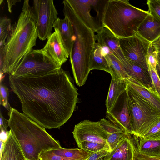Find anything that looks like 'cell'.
<instances>
[{
	"instance_id": "cell-31",
	"label": "cell",
	"mask_w": 160,
	"mask_h": 160,
	"mask_svg": "<svg viewBox=\"0 0 160 160\" xmlns=\"http://www.w3.org/2000/svg\"><path fill=\"white\" fill-rule=\"evenodd\" d=\"M147 4L150 14L160 21V0H148Z\"/></svg>"
},
{
	"instance_id": "cell-39",
	"label": "cell",
	"mask_w": 160,
	"mask_h": 160,
	"mask_svg": "<svg viewBox=\"0 0 160 160\" xmlns=\"http://www.w3.org/2000/svg\"><path fill=\"white\" fill-rule=\"evenodd\" d=\"M0 141L5 143L8 138L9 131H7L3 129H0Z\"/></svg>"
},
{
	"instance_id": "cell-35",
	"label": "cell",
	"mask_w": 160,
	"mask_h": 160,
	"mask_svg": "<svg viewBox=\"0 0 160 160\" xmlns=\"http://www.w3.org/2000/svg\"><path fill=\"white\" fill-rule=\"evenodd\" d=\"M40 160H71L66 158L55 154L50 150L42 152L39 155Z\"/></svg>"
},
{
	"instance_id": "cell-15",
	"label": "cell",
	"mask_w": 160,
	"mask_h": 160,
	"mask_svg": "<svg viewBox=\"0 0 160 160\" xmlns=\"http://www.w3.org/2000/svg\"><path fill=\"white\" fill-rule=\"evenodd\" d=\"M97 43L104 51L111 52L122 64L125 58L120 48L118 38L107 28L104 27L95 35Z\"/></svg>"
},
{
	"instance_id": "cell-30",
	"label": "cell",
	"mask_w": 160,
	"mask_h": 160,
	"mask_svg": "<svg viewBox=\"0 0 160 160\" xmlns=\"http://www.w3.org/2000/svg\"><path fill=\"white\" fill-rule=\"evenodd\" d=\"M125 133H123L112 134L106 133V142L110 152L113 150L117 146Z\"/></svg>"
},
{
	"instance_id": "cell-38",
	"label": "cell",
	"mask_w": 160,
	"mask_h": 160,
	"mask_svg": "<svg viewBox=\"0 0 160 160\" xmlns=\"http://www.w3.org/2000/svg\"><path fill=\"white\" fill-rule=\"evenodd\" d=\"M9 127L8 120L5 119L0 112V129H3L8 131V127Z\"/></svg>"
},
{
	"instance_id": "cell-8",
	"label": "cell",
	"mask_w": 160,
	"mask_h": 160,
	"mask_svg": "<svg viewBox=\"0 0 160 160\" xmlns=\"http://www.w3.org/2000/svg\"><path fill=\"white\" fill-rule=\"evenodd\" d=\"M61 68L44 56L38 49H33L9 76L14 78L38 77Z\"/></svg>"
},
{
	"instance_id": "cell-11",
	"label": "cell",
	"mask_w": 160,
	"mask_h": 160,
	"mask_svg": "<svg viewBox=\"0 0 160 160\" xmlns=\"http://www.w3.org/2000/svg\"><path fill=\"white\" fill-rule=\"evenodd\" d=\"M72 133L78 147L84 141L107 144L106 132L101 127L99 121L85 120L81 121L75 125Z\"/></svg>"
},
{
	"instance_id": "cell-26",
	"label": "cell",
	"mask_w": 160,
	"mask_h": 160,
	"mask_svg": "<svg viewBox=\"0 0 160 160\" xmlns=\"http://www.w3.org/2000/svg\"><path fill=\"white\" fill-rule=\"evenodd\" d=\"M12 26L10 19L3 16L0 19V47L4 46L11 30Z\"/></svg>"
},
{
	"instance_id": "cell-32",
	"label": "cell",
	"mask_w": 160,
	"mask_h": 160,
	"mask_svg": "<svg viewBox=\"0 0 160 160\" xmlns=\"http://www.w3.org/2000/svg\"><path fill=\"white\" fill-rule=\"evenodd\" d=\"M0 104L9 111L11 108L9 102V91L8 88L2 82L0 84Z\"/></svg>"
},
{
	"instance_id": "cell-12",
	"label": "cell",
	"mask_w": 160,
	"mask_h": 160,
	"mask_svg": "<svg viewBox=\"0 0 160 160\" xmlns=\"http://www.w3.org/2000/svg\"><path fill=\"white\" fill-rule=\"evenodd\" d=\"M54 31L48 38L42 49H38L44 56L60 68L68 60V52L62 38L59 30Z\"/></svg>"
},
{
	"instance_id": "cell-7",
	"label": "cell",
	"mask_w": 160,
	"mask_h": 160,
	"mask_svg": "<svg viewBox=\"0 0 160 160\" xmlns=\"http://www.w3.org/2000/svg\"><path fill=\"white\" fill-rule=\"evenodd\" d=\"M74 12L88 28L96 33L103 28L109 0H67Z\"/></svg>"
},
{
	"instance_id": "cell-24",
	"label": "cell",
	"mask_w": 160,
	"mask_h": 160,
	"mask_svg": "<svg viewBox=\"0 0 160 160\" xmlns=\"http://www.w3.org/2000/svg\"><path fill=\"white\" fill-rule=\"evenodd\" d=\"M103 52L104 56L112 70L113 73L112 75L114 74L121 79L130 81V78L121 62L111 52Z\"/></svg>"
},
{
	"instance_id": "cell-27",
	"label": "cell",
	"mask_w": 160,
	"mask_h": 160,
	"mask_svg": "<svg viewBox=\"0 0 160 160\" xmlns=\"http://www.w3.org/2000/svg\"><path fill=\"white\" fill-rule=\"evenodd\" d=\"M79 148L92 153L96 152L106 148H109L107 144L93 142L84 141L78 147Z\"/></svg>"
},
{
	"instance_id": "cell-9",
	"label": "cell",
	"mask_w": 160,
	"mask_h": 160,
	"mask_svg": "<svg viewBox=\"0 0 160 160\" xmlns=\"http://www.w3.org/2000/svg\"><path fill=\"white\" fill-rule=\"evenodd\" d=\"M33 11L38 38L44 41L52 35L58 13L52 0H34Z\"/></svg>"
},
{
	"instance_id": "cell-17",
	"label": "cell",
	"mask_w": 160,
	"mask_h": 160,
	"mask_svg": "<svg viewBox=\"0 0 160 160\" xmlns=\"http://www.w3.org/2000/svg\"><path fill=\"white\" fill-rule=\"evenodd\" d=\"M137 33L152 43L160 36V21L150 14L148 15L140 25Z\"/></svg>"
},
{
	"instance_id": "cell-2",
	"label": "cell",
	"mask_w": 160,
	"mask_h": 160,
	"mask_svg": "<svg viewBox=\"0 0 160 160\" xmlns=\"http://www.w3.org/2000/svg\"><path fill=\"white\" fill-rule=\"evenodd\" d=\"M38 38L32 7L24 1L21 12L3 48V61L0 74L9 75L33 50Z\"/></svg>"
},
{
	"instance_id": "cell-44",
	"label": "cell",
	"mask_w": 160,
	"mask_h": 160,
	"mask_svg": "<svg viewBox=\"0 0 160 160\" xmlns=\"http://www.w3.org/2000/svg\"><path fill=\"white\" fill-rule=\"evenodd\" d=\"M157 67H158V66H157ZM159 68H160L159 67Z\"/></svg>"
},
{
	"instance_id": "cell-1",
	"label": "cell",
	"mask_w": 160,
	"mask_h": 160,
	"mask_svg": "<svg viewBox=\"0 0 160 160\" xmlns=\"http://www.w3.org/2000/svg\"><path fill=\"white\" fill-rule=\"evenodd\" d=\"M9 83L23 113L45 129L59 128L71 117L78 101L73 80L62 68L38 77L9 76Z\"/></svg>"
},
{
	"instance_id": "cell-18",
	"label": "cell",
	"mask_w": 160,
	"mask_h": 160,
	"mask_svg": "<svg viewBox=\"0 0 160 160\" xmlns=\"http://www.w3.org/2000/svg\"><path fill=\"white\" fill-rule=\"evenodd\" d=\"M53 28L58 29L70 55L75 39L73 28L71 21L66 16L63 19L58 18L53 25Z\"/></svg>"
},
{
	"instance_id": "cell-45",
	"label": "cell",
	"mask_w": 160,
	"mask_h": 160,
	"mask_svg": "<svg viewBox=\"0 0 160 160\" xmlns=\"http://www.w3.org/2000/svg\"><path fill=\"white\" fill-rule=\"evenodd\" d=\"M39 160H40L39 159Z\"/></svg>"
},
{
	"instance_id": "cell-5",
	"label": "cell",
	"mask_w": 160,
	"mask_h": 160,
	"mask_svg": "<svg viewBox=\"0 0 160 160\" xmlns=\"http://www.w3.org/2000/svg\"><path fill=\"white\" fill-rule=\"evenodd\" d=\"M150 14L135 7L127 0H109L104 17V27L118 38L137 33L140 25Z\"/></svg>"
},
{
	"instance_id": "cell-22",
	"label": "cell",
	"mask_w": 160,
	"mask_h": 160,
	"mask_svg": "<svg viewBox=\"0 0 160 160\" xmlns=\"http://www.w3.org/2000/svg\"><path fill=\"white\" fill-rule=\"evenodd\" d=\"M139 138L136 149L139 153L153 157H160V140Z\"/></svg>"
},
{
	"instance_id": "cell-29",
	"label": "cell",
	"mask_w": 160,
	"mask_h": 160,
	"mask_svg": "<svg viewBox=\"0 0 160 160\" xmlns=\"http://www.w3.org/2000/svg\"><path fill=\"white\" fill-rule=\"evenodd\" d=\"M158 52L153 48L152 43L149 47L146 58L147 65L154 70H157L158 63Z\"/></svg>"
},
{
	"instance_id": "cell-21",
	"label": "cell",
	"mask_w": 160,
	"mask_h": 160,
	"mask_svg": "<svg viewBox=\"0 0 160 160\" xmlns=\"http://www.w3.org/2000/svg\"><path fill=\"white\" fill-rule=\"evenodd\" d=\"M90 70H100L109 73L111 75L113 73L111 67L105 58L102 47L96 42L91 56L90 65Z\"/></svg>"
},
{
	"instance_id": "cell-4",
	"label": "cell",
	"mask_w": 160,
	"mask_h": 160,
	"mask_svg": "<svg viewBox=\"0 0 160 160\" xmlns=\"http://www.w3.org/2000/svg\"><path fill=\"white\" fill-rule=\"evenodd\" d=\"M63 12L72 25L75 39L69 55L72 72L76 83L81 87L87 79L90 60L96 43L95 34L78 17L67 0L63 1Z\"/></svg>"
},
{
	"instance_id": "cell-37",
	"label": "cell",
	"mask_w": 160,
	"mask_h": 160,
	"mask_svg": "<svg viewBox=\"0 0 160 160\" xmlns=\"http://www.w3.org/2000/svg\"><path fill=\"white\" fill-rule=\"evenodd\" d=\"M133 160H160V157H153L141 153L137 150L135 146Z\"/></svg>"
},
{
	"instance_id": "cell-36",
	"label": "cell",
	"mask_w": 160,
	"mask_h": 160,
	"mask_svg": "<svg viewBox=\"0 0 160 160\" xmlns=\"http://www.w3.org/2000/svg\"><path fill=\"white\" fill-rule=\"evenodd\" d=\"M110 152L109 148L92 153L86 160H104L105 158Z\"/></svg>"
},
{
	"instance_id": "cell-42",
	"label": "cell",
	"mask_w": 160,
	"mask_h": 160,
	"mask_svg": "<svg viewBox=\"0 0 160 160\" xmlns=\"http://www.w3.org/2000/svg\"><path fill=\"white\" fill-rule=\"evenodd\" d=\"M157 66L160 68V52H158V63Z\"/></svg>"
},
{
	"instance_id": "cell-34",
	"label": "cell",
	"mask_w": 160,
	"mask_h": 160,
	"mask_svg": "<svg viewBox=\"0 0 160 160\" xmlns=\"http://www.w3.org/2000/svg\"><path fill=\"white\" fill-rule=\"evenodd\" d=\"M148 70L155 90L160 97V78L157 70L149 67Z\"/></svg>"
},
{
	"instance_id": "cell-25",
	"label": "cell",
	"mask_w": 160,
	"mask_h": 160,
	"mask_svg": "<svg viewBox=\"0 0 160 160\" xmlns=\"http://www.w3.org/2000/svg\"><path fill=\"white\" fill-rule=\"evenodd\" d=\"M127 82L142 96L160 110V97L156 92L148 90L137 83Z\"/></svg>"
},
{
	"instance_id": "cell-19",
	"label": "cell",
	"mask_w": 160,
	"mask_h": 160,
	"mask_svg": "<svg viewBox=\"0 0 160 160\" xmlns=\"http://www.w3.org/2000/svg\"><path fill=\"white\" fill-rule=\"evenodd\" d=\"M0 160H27L20 146L10 130L0 155Z\"/></svg>"
},
{
	"instance_id": "cell-23",
	"label": "cell",
	"mask_w": 160,
	"mask_h": 160,
	"mask_svg": "<svg viewBox=\"0 0 160 160\" xmlns=\"http://www.w3.org/2000/svg\"><path fill=\"white\" fill-rule=\"evenodd\" d=\"M53 154L71 160H86L92 153L80 148H61L50 150Z\"/></svg>"
},
{
	"instance_id": "cell-16",
	"label": "cell",
	"mask_w": 160,
	"mask_h": 160,
	"mask_svg": "<svg viewBox=\"0 0 160 160\" xmlns=\"http://www.w3.org/2000/svg\"><path fill=\"white\" fill-rule=\"evenodd\" d=\"M133 135L125 133L118 145L109 152L104 160H133L135 143Z\"/></svg>"
},
{
	"instance_id": "cell-20",
	"label": "cell",
	"mask_w": 160,
	"mask_h": 160,
	"mask_svg": "<svg viewBox=\"0 0 160 160\" xmlns=\"http://www.w3.org/2000/svg\"><path fill=\"white\" fill-rule=\"evenodd\" d=\"M109 88L106 101L107 111L110 110L114 106L119 96L126 91L127 81L112 74Z\"/></svg>"
},
{
	"instance_id": "cell-41",
	"label": "cell",
	"mask_w": 160,
	"mask_h": 160,
	"mask_svg": "<svg viewBox=\"0 0 160 160\" xmlns=\"http://www.w3.org/2000/svg\"><path fill=\"white\" fill-rule=\"evenodd\" d=\"M153 48L160 52V36L152 43Z\"/></svg>"
},
{
	"instance_id": "cell-6",
	"label": "cell",
	"mask_w": 160,
	"mask_h": 160,
	"mask_svg": "<svg viewBox=\"0 0 160 160\" xmlns=\"http://www.w3.org/2000/svg\"><path fill=\"white\" fill-rule=\"evenodd\" d=\"M126 91L133 135L141 138L160 121V110L142 96L128 82Z\"/></svg>"
},
{
	"instance_id": "cell-40",
	"label": "cell",
	"mask_w": 160,
	"mask_h": 160,
	"mask_svg": "<svg viewBox=\"0 0 160 160\" xmlns=\"http://www.w3.org/2000/svg\"><path fill=\"white\" fill-rule=\"evenodd\" d=\"M8 4V11L10 13L12 12V8L13 6L15 5L17 2H19L21 1L20 0H9L7 1Z\"/></svg>"
},
{
	"instance_id": "cell-14",
	"label": "cell",
	"mask_w": 160,
	"mask_h": 160,
	"mask_svg": "<svg viewBox=\"0 0 160 160\" xmlns=\"http://www.w3.org/2000/svg\"><path fill=\"white\" fill-rule=\"evenodd\" d=\"M122 64L130 78V80L128 81L137 83L148 90L155 91L148 70L126 59Z\"/></svg>"
},
{
	"instance_id": "cell-28",
	"label": "cell",
	"mask_w": 160,
	"mask_h": 160,
	"mask_svg": "<svg viewBox=\"0 0 160 160\" xmlns=\"http://www.w3.org/2000/svg\"><path fill=\"white\" fill-rule=\"evenodd\" d=\"M99 122L101 127L107 133H125L121 128L115 125L108 120L103 118L100 119Z\"/></svg>"
},
{
	"instance_id": "cell-33",
	"label": "cell",
	"mask_w": 160,
	"mask_h": 160,
	"mask_svg": "<svg viewBox=\"0 0 160 160\" xmlns=\"http://www.w3.org/2000/svg\"><path fill=\"white\" fill-rule=\"evenodd\" d=\"M141 138L147 139L160 140V121Z\"/></svg>"
},
{
	"instance_id": "cell-10",
	"label": "cell",
	"mask_w": 160,
	"mask_h": 160,
	"mask_svg": "<svg viewBox=\"0 0 160 160\" xmlns=\"http://www.w3.org/2000/svg\"><path fill=\"white\" fill-rule=\"evenodd\" d=\"M118 41L126 59L148 70L146 58L151 42L137 33L130 37L119 38Z\"/></svg>"
},
{
	"instance_id": "cell-43",
	"label": "cell",
	"mask_w": 160,
	"mask_h": 160,
	"mask_svg": "<svg viewBox=\"0 0 160 160\" xmlns=\"http://www.w3.org/2000/svg\"><path fill=\"white\" fill-rule=\"evenodd\" d=\"M157 71L158 73V74L159 76V77L160 78V68L159 67H157Z\"/></svg>"
},
{
	"instance_id": "cell-3",
	"label": "cell",
	"mask_w": 160,
	"mask_h": 160,
	"mask_svg": "<svg viewBox=\"0 0 160 160\" xmlns=\"http://www.w3.org/2000/svg\"><path fill=\"white\" fill-rule=\"evenodd\" d=\"M10 131L27 160H39L44 152L62 148L42 127L25 114L12 108L8 112Z\"/></svg>"
},
{
	"instance_id": "cell-13",
	"label": "cell",
	"mask_w": 160,
	"mask_h": 160,
	"mask_svg": "<svg viewBox=\"0 0 160 160\" xmlns=\"http://www.w3.org/2000/svg\"><path fill=\"white\" fill-rule=\"evenodd\" d=\"M106 117L125 133L133 135L126 91L119 96L111 109L106 111Z\"/></svg>"
}]
</instances>
